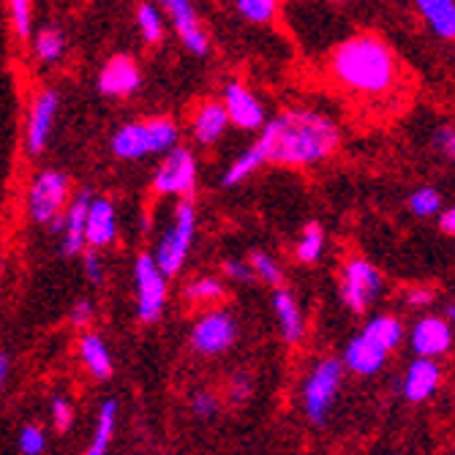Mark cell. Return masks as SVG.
I'll use <instances>...</instances> for the list:
<instances>
[{
  "label": "cell",
  "mask_w": 455,
  "mask_h": 455,
  "mask_svg": "<svg viewBox=\"0 0 455 455\" xmlns=\"http://www.w3.org/2000/svg\"><path fill=\"white\" fill-rule=\"evenodd\" d=\"M68 199V178L58 170H44L33 183L28 194V213L36 224H50L60 216Z\"/></svg>",
  "instance_id": "cell-8"
},
{
  "label": "cell",
  "mask_w": 455,
  "mask_h": 455,
  "mask_svg": "<svg viewBox=\"0 0 455 455\" xmlns=\"http://www.w3.org/2000/svg\"><path fill=\"white\" fill-rule=\"evenodd\" d=\"M0 278H4V262H0Z\"/></svg>",
  "instance_id": "cell-47"
},
{
  "label": "cell",
  "mask_w": 455,
  "mask_h": 455,
  "mask_svg": "<svg viewBox=\"0 0 455 455\" xmlns=\"http://www.w3.org/2000/svg\"><path fill=\"white\" fill-rule=\"evenodd\" d=\"M58 107H60V96L55 91H44L33 99L30 115H28V129H25V142L33 156H38L47 148V142L52 137L55 117H58Z\"/></svg>",
  "instance_id": "cell-11"
},
{
  "label": "cell",
  "mask_w": 455,
  "mask_h": 455,
  "mask_svg": "<svg viewBox=\"0 0 455 455\" xmlns=\"http://www.w3.org/2000/svg\"><path fill=\"white\" fill-rule=\"evenodd\" d=\"M79 357H82V363H85V368L91 371V377H96V379H109L112 377V371H115L112 355H109L101 336H96V333L82 336L79 339Z\"/></svg>",
  "instance_id": "cell-22"
},
{
  "label": "cell",
  "mask_w": 455,
  "mask_h": 455,
  "mask_svg": "<svg viewBox=\"0 0 455 455\" xmlns=\"http://www.w3.org/2000/svg\"><path fill=\"white\" fill-rule=\"evenodd\" d=\"M409 211L420 216V219H431L442 211V194L431 186L426 188H418L415 194L409 196Z\"/></svg>",
  "instance_id": "cell-31"
},
{
  "label": "cell",
  "mask_w": 455,
  "mask_h": 455,
  "mask_svg": "<svg viewBox=\"0 0 455 455\" xmlns=\"http://www.w3.org/2000/svg\"><path fill=\"white\" fill-rule=\"evenodd\" d=\"M406 300H409L411 306H428V303L434 300V292H428V289H409Z\"/></svg>",
  "instance_id": "cell-43"
},
{
  "label": "cell",
  "mask_w": 455,
  "mask_h": 455,
  "mask_svg": "<svg viewBox=\"0 0 455 455\" xmlns=\"http://www.w3.org/2000/svg\"><path fill=\"white\" fill-rule=\"evenodd\" d=\"M382 273L365 259H352L341 270V300L355 314L368 311V306L382 295Z\"/></svg>",
  "instance_id": "cell-6"
},
{
  "label": "cell",
  "mask_w": 455,
  "mask_h": 455,
  "mask_svg": "<svg viewBox=\"0 0 455 455\" xmlns=\"http://www.w3.org/2000/svg\"><path fill=\"white\" fill-rule=\"evenodd\" d=\"M30 22H33V6L28 0H14L12 4V25L22 41L30 38Z\"/></svg>",
  "instance_id": "cell-34"
},
{
  "label": "cell",
  "mask_w": 455,
  "mask_h": 455,
  "mask_svg": "<svg viewBox=\"0 0 455 455\" xmlns=\"http://www.w3.org/2000/svg\"><path fill=\"white\" fill-rule=\"evenodd\" d=\"M91 191H79L68 211L63 213V243H60V251L63 257H76L85 251V219H88V208H91Z\"/></svg>",
  "instance_id": "cell-17"
},
{
  "label": "cell",
  "mask_w": 455,
  "mask_h": 455,
  "mask_svg": "<svg viewBox=\"0 0 455 455\" xmlns=\"http://www.w3.org/2000/svg\"><path fill=\"white\" fill-rule=\"evenodd\" d=\"M265 164V158H262V153H259V148L257 145H251V148H245L229 167H227V172H224V178H221V186L224 188H232V186H237V183H243L245 178H251L259 167Z\"/></svg>",
  "instance_id": "cell-26"
},
{
  "label": "cell",
  "mask_w": 455,
  "mask_h": 455,
  "mask_svg": "<svg viewBox=\"0 0 455 455\" xmlns=\"http://www.w3.org/2000/svg\"><path fill=\"white\" fill-rule=\"evenodd\" d=\"M436 145L444 150V156H450L452 158V153H455V134H452V129H439V134H436Z\"/></svg>",
  "instance_id": "cell-42"
},
{
  "label": "cell",
  "mask_w": 455,
  "mask_h": 455,
  "mask_svg": "<svg viewBox=\"0 0 455 455\" xmlns=\"http://www.w3.org/2000/svg\"><path fill=\"white\" fill-rule=\"evenodd\" d=\"M248 267H251L254 278H262L267 283H281V267L275 265V259L267 251H254L251 259H248Z\"/></svg>",
  "instance_id": "cell-33"
},
{
  "label": "cell",
  "mask_w": 455,
  "mask_h": 455,
  "mask_svg": "<svg viewBox=\"0 0 455 455\" xmlns=\"http://www.w3.org/2000/svg\"><path fill=\"white\" fill-rule=\"evenodd\" d=\"M134 286H137V316L142 322H156L167 306V278L153 262V254H140L134 262Z\"/></svg>",
  "instance_id": "cell-7"
},
{
  "label": "cell",
  "mask_w": 455,
  "mask_h": 455,
  "mask_svg": "<svg viewBox=\"0 0 455 455\" xmlns=\"http://www.w3.org/2000/svg\"><path fill=\"white\" fill-rule=\"evenodd\" d=\"M50 411H52V423H55V428L60 434L71 428V423H74V406H71L68 398H52V409Z\"/></svg>",
  "instance_id": "cell-36"
},
{
  "label": "cell",
  "mask_w": 455,
  "mask_h": 455,
  "mask_svg": "<svg viewBox=\"0 0 455 455\" xmlns=\"http://www.w3.org/2000/svg\"><path fill=\"white\" fill-rule=\"evenodd\" d=\"M330 71L344 88L363 96H382L395 88L398 60L393 50L374 33L347 38L330 58Z\"/></svg>",
  "instance_id": "cell-2"
},
{
  "label": "cell",
  "mask_w": 455,
  "mask_h": 455,
  "mask_svg": "<svg viewBox=\"0 0 455 455\" xmlns=\"http://www.w3.org/2000/svg\"><path fill=\"white\" fill-rule=\"evenodd\" d=\"M251 377H245V374H237L232 382H229V398L235 401V403H243V401H248V395H251Z\"/></svg>",
  "instance_id": "cell-39"
},
{
  "label": "cell",
  "mask_w": 455,
  "mask_h": 455,
  "mask_svg": "<svg viewBox=\"0 0 455 455\" xmlns=\"http://www.w3.org/2000/svg\"><path fill=\"white\" fill-rule=\"evenodd\" d=\"M409 344L420 360H436L452 347V327L439 316H423L409 333Z\"/></svg>",
  "instance_id": "cell-14"
},
{
  "label": "cell",
  "mask_w": 455,
  "mask_h": 455,
  "mask_svg": "<svg viewBox=\"0 0 455 455\" xmlns=\"http://www.w3.org/2000/svg\"><path fill=\"white\" fill-rule=\"evenodd\" d=\"M47 447V436L44 431H41L38 426H25L20 431V450L22 455H41Z\"/></svg>",
  "instance_id": "cell-35"
},
{
  "label": "cell",
  "mask_w": 455,
  "mask_h": 455,
  "mask_svg": "<svg viewBox=\"0 0 455 455\" xmlns=\"http://www.w3.org/2000/svg\"><path fill=\"white\" fill-rule=\"evenodd\" d=\"M82 262H85V275H88V281L91 283H101L104 281V262H101V257H99V251H85V257H82Z\"/></svg>",
  "instance_id": "cell-38"
},
{
  "label": "cell",
  "mask_w": 455,
  "mask_h": 455,
  "mask_svg": "<svg viewBox=\"0 0 455 455\" xmlns=\"http://www.w3.org/2000/svg\"><path fill=\"white\" fill-rule=\"evenodd\" d=\"M6 377H9V357L0 355V387L6 385Z\"/></svg>",
  "instance_id": "cell-45"
},
{
  "label": "cell",
  "mask_w": 455,
  "mask_h": 455,
  "mask_svg": "<svg viewBox=\"0 0 455 455\" xmlns=\"http://www.w3.org/2000/svg\"><path fill=\"white\" fill-rule=\"evenodd\" d=\"M341 132L336 120L314 109H289L275 115L262 126L254 142L265 164H286V167H311L339 150Z\"/></svg>",
  "instance_id": "cell-1"
},
{
  "label": "cell",
  "mask_w": 455,
  "mask_h": 455,
  "mask_svg": "<svg viewBox=\"0 0 455 455\" xmlns=\"http://www.w3.org/2000/svg\"><path fill=\"white\" fill-rule=\"evenodd\" d=\"M418 9L426 17L428 28L439 38H452L455 36V6L450 4V0H420Z\"/></svg>",
  "instance_id": "cell-24"
},
{
  "label": "cell",
  "mask_w": 455,
  "mask_h": 455,
  "mask_svg": "<svg viewBox=\"0 0 455 455\" xmlns=\"http://www.w3.org/2000/svg\"><path fill=\"white\" fill-rule=\"evenodd\" d=\"M196 186V158L186 148H175L164 156L153 175V191L164 196H188Z\"/></svg>",
  "instance_id": "cell-9"
},
{
  "label": "cell",
  "mask_w": 455,
  "mask_h": 455,
  "mask_svg": "<svg viewBox=\"0 0 455 455\" xmlns=\"http://www.w3.org/2000/svg\"><path fill=\"white\" fill-rule=\"evenodd\" d=\"M142 82L140 66L129 55H115L104 63L99 74V91L112 99H126L132 96Z\"/></svg>",
  "instance_id": "cell-15"
},
{
  "label": "cell",
  "mask_w": 455,
  "mask_h": 455,
  "mask_svg": "<svg viewBox=\"0 0 455 455\" xmlns=\"http://www.w3.org/2000/svg\"><path fill=\"white\" fill-rule=\"evenodd\" d=\"M344 385V365L341 360L324 357L319 360L303 382V409L314 426H324L330 409H333Z\"/></svg>",
  "instance_id": "cell-5"
},
{
  "label": "cell",
  "mask_w": 455,
  "mask_h": 455,
  "mask_svg": "<svg viewBox=\"0 0 455 455\" xmlns=\"http://www.w3.org/2000/svg\"><path fill=\"white\" fill-rule=\"evenodd\" d=\"M227 126H229V117L224 112V104L221 101H204L196 112H194V120H191V134L199 145L211 148L216 145L224 134H227Z\"/></svg>",
  "instance_id": "cell-19"
},
{
  "label": "cell",
  "mask_w": 455,
  "mask_h": 455,
  "mask_svg": "<svg viewBox=\"0 0 455 455\" xmlns=\"http://www.w3.org/2000/svg\"><path fill=\"white\" fill-rule=\"evenodd\" d=\"M273 308H275V316H278V330L286 344H300L303 336H306V319H303V311L295 300V295L289 292V289H275L273 292Z\"/></svg>",
  "instance_id": "cell-21"
},
{
  "label": "cell",
  "mask_w": 455,
  "mask_h": 455,
  "mask_svg": "<svg viewBox=\"0 0 455 455\" xmlns=\"http://www.w3.org/2000/svg\"><path fill=\"white\" fill-rule=\"evenodd\" d=\"M237 339V322L227 311H208L202 314L191 327V347L199 355H221L227 352Z\"/></svg>",
  "instance_id": "cell-10"
},
{
  "label": "cell",
  "mask_w": 455,
  "mask_h": 455,
  "mask_svg": "<svg viewBox=\"0 0 455 455\" xmlns=\"http://www.w3.org/2000/svg\"><path fill=\"white\" fill-rule=\"evenodd\" d=\"M237 12L245 17V20H251V22H270L278 12V4L275 0H240L237 4Z\"/></svg>",
  "instance_id": "cell-32"
},
{
  "label": "cell",
  "mask_w": 455,
  "mask_h": 455,
  "mask_svg": "<svg viewBox=\"0 0 455 455\" xmlns=\"http://www.w3.org/2000/svg\"><path fill=\"white\" fill-rule=\"evenodd\" d=\"M91 319H93V303L91 300H76L74 308H71V322L76 327H85Z\"/></svg>",
  "instance_id": "cell-41"
},
{
  "label": "cell",
  "mask_w": 455,
  "mask_h": 455,
  "mask_svg": "<svg viewBox=\"0 0 455 455\" xmlns=\"http://www.w3.org/2000/svg\"><path fill=\"white\" fill-rule=\"evenodd\" d=\"M385 363H387V352L379 349L377 344H371L363 333L347 344L344 360H341L344 368L355 371V374H360V377H374L377 371H382Z\"/></svg>",
  "instance_id": "cell-20"
},
{
  "label": "cell",
  "mask_w": 455,
  "mask_h": 455,
  "mask_svg": "<svg viewBox=\"0 0 455 455\" xmlns=\"http://www.w3.org/2000/svg\"><path fill=\"white\" fill-rule=\"evenodd\" d=\"M442 385V368L436 360H415L406 368L403 377V398L411 403H423L428 398H434V393Z\"/></svg>",
  "instance_id": "cell-18"
},
{
  "label": "cell",
  "mask_w": 455,
  "mask_h": 455,
  "mask_svg": "<svg viewBox=\"0 0 455 455\" xmlns=\"http://www.w3.org/2000/svg\"><path fill=\"white\" fill-rule=\"evenodd\" d=\"M115 423H117V403L109 398L101 403V411H99V423H96V434L88 444V452L85 455H107L109 444H112V436H115Z\"/></svg>",
  "instance_id": "cell-25"
},
{
  "label": "cell",
  "mask_w": 455,
  "mask_h": 455,
  "mask_svg": "<svg viewBox=\"0 0 455 455\" xmlns=\"http://www.w3.org/2000/svg\"><path fill=\"white\" fill-rule=\"evenodd\" d=\"M191 409H194V415H199V418H213L216 409H219V398L213 393H208V390H199L191 398Z\"/></svg>",
  "instance_id": "cell-37"
},
{
  "label": "cell",
  "mask_w": 455,
  "mask_h": 455,
  "mask_svg": "<svg viewBox=\"0 0 455 455\" xmlns=\"http://www.w3.org/2000/svg\"><path fill=\"white\" fill-rule=\"evenodd\" d=\"M224 112L229 117L232 126L245 129V132H254L265 126V107L262 101L248 91L243 82H229L224 88Z\"/></svg>",
  "instance_id": "cell-12"
},
{
  "label": "cell",
  "mask_w": 455,
  "mask_h": 455,
  "mask_svg": "<svg viewBox=\"0 0 455 455\" xmlns=\"http://www.w3.org/2000/svg\"><path fill=\"white\" fill-rule=\"evenodd\" d=\"M322 251H324V232H322L319 224H308L303 229V235H300V243L295 248V254H298L300 262L308 265V262H316L322 257Z\"/></svg>",
  "instance_id": "cell-30"
},
{
  "label": "cell",
  "mask_w": 455,
  "mask_h": 455,
  "mask_svg": "<svg viewBox=\"0 0 455 455\" xmlns=\"http://www.w3.org/2000/svg\"><path fill=\"white\" fill-rule=\"evenodd\" d=\"M33 50H36V55H38L41 63H55V60H60L63 52H66V36H63V30L55 28V25L41 28L36 33V38H33Z\"/></svg>",
  "instance_id": "cell-27"
},
{
  "label": "cell",
  "mask_w": 455,
  "mask_h": 455,
  "mask_svg": "<svg viewBox=\"0 0 455 455\" xmlns=\"http://www.w3.org/2000/svg\"><path fill=\"white\" fill-rule=\"evenodd\" d=\"M194 232H196V211L188 199H183V202H178L172 224L161 235V240L156 245V254H153V262L164 278L180 273V267L186 265V257L194 243Z\"/></svg>",
  "instance_id": "cell-4"
},
{
  "label": "cell",
  "mask_w": 455,
  "mask_h": 455,
  "mask_svg": "<svg viewBox=\"0 0 455 455\" xmlns=\"http://www.w3.org/2000/svg\"><path fill=\"white\" fill-rule=\"evenodd\" d=\"M186 300L191 303H213V300H221L224 298V283L213 275H202V278H194L188 286H186Z\"/></svg>",
  "instance_id": "cell-29"
},
{
  "label": "cell",
  "mask_w": 455,
  "mask_h": 455,
  "mask_svg": "<svg viewBox=\"0 0 455 455\" xmlns=\"http://www.w3.org/2000/svg\"><path fill=\"white\" fill-rule=\"evenodd\" d=\"M47 227H50V232H52V235H60V232H63V213H60L58 219H52Z\"/></svg>",
  "instance_id": "cell-46"
},
{
  "label": "cell",
  "mask_w": 455,
  "mask_h": 455,
  "mask_svg": "<svg viewBox=\"0 0 455 455\" xmlns=\"http://www.w3.org/2000/svg\"><path fill=\"white\" fill-rule=\"evenodd\" d=\"M363 336L371 344H377L379 349H385L390 355L403 341V324L395 316H390V314H379V316H374L365 324Z\"/></svg>",
  "instance_id": "cell-23"
},
{
  "label": "cell",
  "mask_w": 455,
  "mask_h": 455,
  "mask_svg": "<svg viewBox=\"0 0 455 455\" xmlns=\"http://www.w3.org/2000/svg\"><path fill=\"white\" fill-rule=\"evenodd\" d=\"M117 237V213L109 199H91L88 219H85V248L99 251V248L112 245Z\"/></svg>",
  "instance_id": "cell-16"
},
{
  "label": "cell",
  "mask_w": 455,
  "mask_h": 455,
  "mask_svg": "<svg viewBox=\"0 0 455 455\" xmlns=\"http://www.w3.org/2000/svg\"><path fill=\"white\" fill-rule=\"evenodd\" d=\"M137 25L142 30V38L148 44H158L164 38V12L153 4H142L137 9Z\"/></svg>",
  "instance_id": "cell-28"
},
{
  "label": "cell",
  "mask_w": 455,
  "mask_h": 455,
  "mask_svg": "<svg viewBox=\"0 0 455 455\" xmlns=\"http://www.w3.org/2000/svg\"><path fill=\"white\" fill-rule=\"evenodd\" d=\"M178 140H180V132L170 117L126 123V126H120L112 137V153L117 158L137 161V158L175 150Z\"/></svg>",
  "instance_id": "cell-3"
},
{
  "label": "cell",
  "mask_w": 455,
  "mask_h": 455,
  "mask_svg": "<svg viewBox=\"0 0 455 455\" xmlns=\"http://www.w3.org/2000/svg\"><path fill=\"white\" fill-rule=\"evenodd\" d=\"M439 229L444 235H452L455 232V211L452 208H447L444 213H439Z\"/></svg>",
  "instance_id": "cell-44"
},
{
  "label": "cell",
  "mask_w": 455,
  "mask_h": 455,
  "mask_svg": "<svg viewBox=\"0 0 455 455\" xmlns=\"http://www.w3.org/2000/svg\"><path fill=\"white\" fill-rule=\"evenodd\" d=\"M224 275L232 278V281H254L251 267H248V262H240V259H227L224 262Z\"/></svg>",
  "instance_id": "cell-40"
},
{
  "label": "cell",
  "mask_w": 455,
  "mask_h": 455,
  "mask_svg": "<svg viewBox=\"0 0 455 455\" xmlns=\"http://www.w3.org/2000/svg\"><path fill=\"white\" fill-rule=\"evenodd\" d=\"M164 12L172 20V28L178 30L183 47L194 55H208L211 52V36L202 28L196 9L188 4V0H167L164 4Z\"/></svg>",
  "instance_id": "cell-13"
}]
</instances>
